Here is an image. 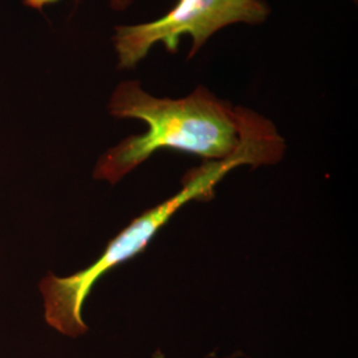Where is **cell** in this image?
<instances>
[{
  "mask_svg": "<svg viewBox=\"0 0 358 358\" xmlns=\"http://www.w3.org/2000/svg\"><path fill=\"white\" fill-rule=\"evenodd\" d=\"M154 358H164V356H162V355H157Z\"/></svg>",
  "mask_w": 358,
  "mask_h": 358,
  "instance_id": "5b68a950",
  "label": "cell"
},
{
  "mask_svg": "<svg viewBox=\"0 0 358 358\" xmlns=\"http://www.w3.org/2000/svg\"><path fill=\"white\" fill-rule=\"evenodd\" d=\"M245 165L262 166L255 157L238 155L224 161H207L201 166L194 167L185 174L182 189L174 196L136 217L108 243L103 255L88 268L66 278L47 275L38 284L44 299L47 324L68 337H78L88 332V325L83 320L81 312L94 284L109 271L141 254L155 234L183 206L190 201H211L217 183L234 169Z\"/></svg>",
  "mask_w": 358,
  "mask_h": 358,
  "instance_id": "7a4b0ae2",
  "label": "cell"
},
{
  "mask_svg": "<svg viewBox=\"0 0 358 358\" xmlns=\"http://www.w3.org/2000/svg\"><path fill=\"white\" fill-rule=\"evenodd\" d=\"M59 0H23V4L28 7V8H32V10H36L40 11L43 10L44 7L47 6H51L57 3ZM109 3V7L115 11V13H125L128 11L129 8L133 6L134 0H108Z\"/></svg>",
  "mask_w": 358,
  "mask_h": 358,
  "instance_id": "277c9868",
  "label": "cell"
},
{
  "mask_svg": "<svg viewBox=\"0 0 358 358\" xmlns=\"http://www.w3.org/2000/svg\"><path fill=\"white\" fill-rule=\"evenodd\" d=\"M109 115L140 120L146 131L129 136L99 158L93 177L115 185L159 150L194 154L207 161L251 155L263 165H275L285 153L276 127L259 113L222 100L205 85L182 99L155 97L138 80L117 84Z\"/></svg>",
  "mask_w": 358,
  "mask_h": 358,
  "instance_id": "6da1fadb",
  "label": "cell"
},
{
  "mask_svg": "<svg viewBox=\"0 0 358 358\" xmlns=\"http://www.w3.org/2000/svg\"><path fill=\"white\" fill-rule=\"evenodd\" d=\"M266 0H177L158 19L138 24L115 27L112 43L118 69H133L146 59L155 45L177 53L182 36L192 38L187 60L194 59L208 38L226 27L260 26L268 20Z\"/></svg>",
  "mask_w": 358,
  "mask_h": 358,
  "instance_id": "3957f363",
  "label": "cell"
}]
</instances>
